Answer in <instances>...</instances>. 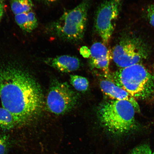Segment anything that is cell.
<instances>
[{
	"label": "cell",
	"mask_w": 154,
	"mask_h": 154,
	"mask_svg": "<svg viewBox=\"0 0 154 154\" xmlns=\"http://www.w3.org/2000/svg\"><path fill=\"white\" fill-rule=\"evenodd\" d=\"M0 99L2 107L12 114L17 125L34 120L43 107L39 84L28 72L14 65L0 66Z\"/></svg>",
	"instance_id": "6da1fadb"
},
{
	"label": "cell",
	"mask_w": 154,
	"mask_h": 154,
	"mask_svg": "<svg viewBox=\"0 0 154 154\" xmlns=\"http://www.w3.org/2000/svg\"><path fill=\"white\" fill-rule=\"evenodd\" d=\"M135 111L130 102L113 100L102 104L98 115L106 130L115 135L121 136L129 134L137 128Z\"/></svg>",
	"instance_id": "7a4b0ae2"
},
{
	"label": "cell",
	"mask_w": 154,
	"mask_h": 154,
	"mask_svg": "<svg viewBox=\"0 0 154 154\" xmlns=\"http://www.w3.org/2000/svg\"><path fill=\"white\" fill-rule=\"evenodd\" d=\"M90 4L88 0H84L74 8L65 11L49 25L50 33L59 39L72 43L82 41L86 32Z\"/></svg>",
	"instance_id": "3957f363"
},
{
	"label": "cell",
	"mask_w": 154,
	"mask_h": 154,
	"mask_svg": "<svg viewBox=\"0 0 154 154\" xmlns=\"http://www.w3.org/2000/svg\"><path fill=\"white\" fill-rule=\"evenodd\" d=\"M112 78L113 82L135 99H147L154 94V76L140 63L121 68Z\"/></svg>",
	"instance_id": "277c9868"
},
{
	"label": "cell",
	"mask_w": 154,
	"mask_h": 154,
	"mask_svg": "<svg viewBox=\"0 0 154 154\" xmlns=\"http://www.w3.org/2000/svg\"><path fill=\"white\" fill-rule=\"evenodd\" d=\"M149 48L141 38L134 36L123 38L113 48L112 59L121 68L131 66L147 58Z\"/></svg>",
	"instance_id": "5b68a950"
},
{
	"label": "cell",
	"mask_w": 154,
	"mask_h": 154,
	"mask_svg": "<svg viewBox=\"0 0 154 154\" xmlns=\"http://www.w3.org/2000/svg\"><path fill=\"white\" fill-rule=\"evenodd\" d=\"M78 97L66 82L54 81L48 94L46 105L48 111L56 115H62L72 110L76 104Z\"/></svg>",
	"instance_id": "8992f818"
},
{
	"label": "cell",
	"mask_w": 154,
	"mask_h": 154,
	"mask_svg": "<svg viewBox=\"0 0 154 154\" xmlns=\"http://www.w3.org/2000/svg\"><path fill=\"white\" fill-rule=\"evenodd\" d=\"M122 0H109L104 2L98 7L95 19V31L103 43L107 46L114 31Z\"/></svg>",
	"instance_id": "52a82bcc"
},
{
	"label": "cell",
	"mask_w": 154,
	"mask_h": 154,
	"mask_svg": "<svg viewBox=\"0 0 154 154\" xmlns=\"http://www.w3.org/2000/svg\"><path fill=\"white\" fill-rule=\"evenodd\" d=\"M90 63L91 66L100 69L106 75L110 78L109 66L112 59V52L103 43L97 42L94 43L91 49Z\"/></svg>",
	"instance_id": "ba28073f"
},
{
	"label": "cell",
	"mask_w": 154,
	"mask_h": 154,
	"mask_svg": "<svg viewBox=\"0 0 154 154\" xmlns=\"http://www.w3.org/2000/svg\"><path fill=\"white\" fill-rule=\"evenodd\" d=\"M100 86L103 93L112 99L129 102L134 106L136 111H140V107L136 99L112 81L106 79L102 80L100 82Z\"/></svg>",
	"instance_id": "9c48e42d"
},
{
	"label": "cell",
	"mask_w": 154,
	"mask_h": 154,
	"mask_svg": "<svg viewBox=\"0 0 154 154\" xmlns=\"http://www.w3.org/2000/svg\"><path fill=\"white\" fill-rule=\"evenodd\" d=\"M45 63L59 72L65 73L78 70L81 65L78 57L67 55L49 58L46 60Z\"/></svg>",
	"instance_id": "30bf717a"
},
{
	"label": "cell",
	"mask_w": 154,
	"mask_h": 154,
	"mask_svg": "<svg viewBox=\"0 0 154 154\" xmlns=\"http://www.w3.org/2000/svg\"><path fill=\"white\" fill-rule=\"evenodd\" d=\"M33 4L31 0H11V11L15 15L32 11Z\"/></svg>",
	"instance_id": "8fae6325"
},
{
	"label": "cell",
	"mask_w": 154,
	"mask_h": 154,
	"mask_svg": "<svg viewBox=\"0 0 154 154\" xmlns=\"http://www.w3.org/2000/svg\"><path fill=\"white\" fill-rule=\"evenodd\" d=\"M17 126L13 115L7 109L0 107V127L3 129L9 130Z\"/></svg>",
	"instance_id": "7c38bea8"
},
{
	"label": "cell",
	"mask_w": 154,
	"mask_h": 154,
	"mask_svg": "<svg viewBox=\"0 0 154 154\" xmlns=\"http://www.w3.org/2000/svg\"><path fill=\"white\" fill-rule=\"evenodd\" d=\"M70 82L75 89L79 91H86L89 87V82L87 79L82 76L71 75Z\"/></svg>",
	"instance_id": "4fadbf2b"
},
{
	"label": "cell",
	"mask_w": 154,
	"mask_h": 154,
	"mask_svg": "<svg viewBox=\"0 0 154 154\" xmlns=\"http://www.w3.org/2000/svg\"><path fill=\"white\" fill-rule=\"evenodd\" d=\"M15 19L17 25L23 30L30 32L27 13L15 15Z\"/></svg>",
	"instance_id": "5bb4252c"
},
{
	"label": "cell",
	"mask_w": 154,
	"mask_h": 154,
	"mask_svg": "<svg viewBox=\"0 0 154 154\" xmlns=\"http://www.w3.org/2000/svg\"><path fill=\"white\" fill-rule=\"evenodd\" d=\"M152 153L149 144L144 143L135 147L129 154H152Z\"/></svg>",
	"instance_id": "9a60e30c"
},
{
	"label": "cell",
	"mask_w": 154,
	"mask_h": 154,
	"mask_svg": "<svg viewBox=\"0 0 154 154\" xmlns=\"http://www.w3.org/2000/svg\"><path fill=\"white\" fill-rule=\"evenodd\" d=\"M29 21V27L30 32H31L37 28L38 22L35 14L31 11L27 13Z\"/></svg>",
	"instance_id": "2e32d148"
},
{
	"label": "cell",
	"mask_w": 154,
	"mask_h": 154,
	"mask_svg": "<svg viewBox=\"0 0 154 154\" xmlns=\"http://www.w3.org/2000/svg\"><path fill=\"white\" fill-rule=\"evenodd\" d=\"M8 137L5 135H0V154H6L9 147Z\"/></svg>",
	"instance_id": "e0dca14e"
},
{
	"label": "cell",
	"mask_w": 154,
	"mask_h": 154,
	"mask_svg": "<svg viewBox=\"0 0 154 154\" xmlns=\"http://www.w3.org/2000/svg\"><path fill=\"white\" fill-rule=\"evenodd\" d=\"M147 16L150 24L154 27V4L151 5L148 8Z\"/></svg>",
	"instance_id": "ac0fdd59"
},
{
	"label": "cell",
	"mask_w": 154,
	"mask_h": 154,
	"mask_svg": "<svg viewBox=\"0 0 154 154\" xmlns=\"http://www.w3.org/2000/svg\"><path fill=\"white\" fill-rule=\"evenodd\" d=\"M80 52L82 57L85 58L90 57L91 55L90 49H88L86 46H83L80 48Z\"/></svg>",
	"instance_id": "d6986e66"
},
{
	"label": "cell",
	"mask_w": 154,
	"mask_h": 154,
	"mask_svg": "<svg viewBox=\"0 0 154 154\" xmlns=\"http://www.w3.org/2000/svg\"><path fill=\"white\" fill-rule=\"evenodd\" d=\"M5 13V5L3 0H0V21Z\"/></svg>",
	"instance_id": "ffe728a7"
},
{
	"label": "cell",
	"mask_w": 154,
	"mask_h": 154,
	"mask_svg": "<svg viewBox=\"0 0 154 154\" xmlns=\"http://www.w3.org/2000/svg\"><path fill=\"white\" fill-rule=\"evenodd\" d=\"M45 1H49V2H54L56 1V0H45Z\"/></svg>",
	"instance_id": "44dd1931"
},
{
	"label": "cell",
	"mask_w": 154,
	"mask_h": 154,
	"mask_svg": "<svg viewBox=\"0 0 154 154\" xmlns=\"http://www.w3.org/2000/svg\"><path fill=\"white\" fill-rule=\"evenodd\" d=\"M152 154H154V151L152 153Z\"/></svg>",
	"instance_id": "7402d4cb"
}]
</instances>
